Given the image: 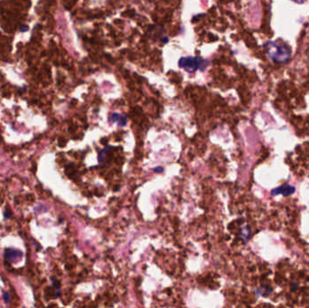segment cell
Instances as JSON below:
<instances>
[{"label":"cell","instance_id":"obj_1","mask_svg":"<svg viewBox=\"0 0 309 308\" xmlns=\"http://www.w3.org/2000/svg\"><path fill=\"white\" fill-rule=\"evenodd\" d=\"M206 61L201 57H183L179 60V66L189 72H194L198 69L203 70L206 67Z\"/></svg>","mask_w":309,"mask_h":308},{"label":"cell","instance_id":"obj_2","mask_svg":"<svg viewBox=\"0 0 309 308\" xmlns=\"http://www.w3.org/2000/svg\"><path fill=\"white\" fill-rule=\"evenodd\" d=\"M110 120H112V121H116V120L120 121V123H122V125H125V124H126V121H127L126 118H124V117H122V116H120V115H118V114H114V115L110 118Z\"/></svg>","mask_w":309,"mask_h":308},{"label":"cell","instance_id":"obj_4","mask_svg":"<svg viewBox=\"0 0 309 308\" xmlns=\"http://www.w3.org/2000/svg\"><path fill=\"white\" fill-rule=\"evenodd\" d=\"M4 299L5 303L9 302V294L8 293H4Z\"/></svg>","mask_w":309,"mask_h":308},{"label":"cell","instance_id":"obj_5","mask_svg":"<svg viewBox=\"0 0 309 308\" xmlns=\"http://www.w3.org/2000/svg\"><path fill=\"white\" fill-rule=\"evenodd\" d=\"M155 171L156 172H159V171H163V169L162 168H158V169H155Z\"/></svg>","mask_w":309,"mask_h":308},{"label":"cell","instance_id":"obj_3","mask_svg":"<svg viewBox=\"0 0 309 308\" xmlns=\"http://www.w3.org/2000/svg\"><path fill=\"white\" fill-rule=\"evenodd\" d=\"M20 253L21 252H19V251H15V250H7L5 251V258H7L8 259L12 260L14 258L15 254L17 255V254H20Z\"/></svg>","mask_w":309,"mask_h":308}]
</instances>
